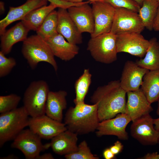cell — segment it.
Instances as JSON below:
<instances>
[{"label": "cell", "instance_id": "1", "mask_svg": "<svg viewBox=\"0 0 159 159\" xmlns=\"http://www.w3.org/2000/svg\"><path fill=\"white\" fill-rule=\"evenodd\" d=\"M126 94L119 80L110 81L97 87L90 101L93 104H97L100 122L113 118L118 114L125 113Z\"/></svg>", "mask_w": 159, "mask_h": 159}, {"label": "cell", "instance_id": "2", "mask_svg": "<svg viewBox=\"0 0 159 159\" xmlns=\"http://www.w3.org/2000/svg\"><path fill=\"white\" fill-rule=\"evenodd\" d=\"M100 122L97 104L89 105L83 102L68 109L64 123L67 130L78 135L94 132L97 130Z\"/></svg>", "mask_w": 159, "mask_h": 159}, {"label": "cell", "instance_id": "3", "mask_svg": "<svg viewBox=\"0 0 159 159\" xmlns=\"http://www.w3.org/2000/svg\"><path fill=\"white\" fill-rule=\"evenodd\" d=\"M21 52L32 69H34L39 62H44L51 65L55 71L58 69L54 56L49 46L37 34L27 37L23 42Z\"/></svg>", "mask_w": 159, "mask_h": 159}, {"label": "cell", "instance_id": "4", "mask_svg": "<svg viewBox=\"0 0 159 159\" xmlns=\"http://www.w3.org/2000/svg\"><path fill=\"white\" fill-rule=\"evenodd\" d=\"M29 115L23 106L0 115V147L13 140L25 127L28 126Z\"/></svg>", "mask_w": 159, "mask_h": 159}, {"label": "cell", "instance_id": "5", "mask_svg": "<svg viewBox=\"0 0 159 159\" xmlns=\"http://www.w3.org/2000/svg\"><path fill=\"white\" fill-rule=\"evenodd\" d=\"M49 91L48 84L43 80L33 81L27 87L24 95L23 106L31 117L45 114L46 105Z\"/></svg>", "mask_w": 159, "mask_h": 159}, {"label": "cell", "instance_id": "6", "mask_svg": "<svg viewBox=\"0 0 159 159\" xmlns=\"http://www.w3.org/2000/svg\"><path fill=\"white\" fill-rule=\"evenodd\" d=\"M116 37L117 35L110 32L91 37L87 50L96 61L106 64L111 63L117 59Z\"/></svg>", "mask_w": 159, "mask_h": 159}, {"label": "cell", "instance_id": "7", "mask_svg": "<svg viewBox=\"0 0 159 159\" xmlns=\"http://www.w3.org/2000/svg\"><path fill=\"white\" fill-rule=\"evenodd\" d=\"M42 138L29 128L24 129L13 140L11 147L20 150L26 159H37L40 153L50 148L43 144Z\"/></svg>", "mask_w": 159, "mask_h": 159}, {"label": "cell", "instance_id": "8", "mask_svg": "<svg viewBox=\"0 0 159 159\" xmlns=\"http://www.w3.org/2000/svg\"><path fill=\"white\" fill-rule=\"evenodd\" d=\"M145 28L138 12L125 8H115L111 33L116 35L127 33H141Z\"/></svg>", "mask_w": 159, "mask_h": 159}, {"label": "cell", "instance_id": "9", "mask_svg": "<svg viewBox=\"0 0 159 159\" xmlns=\"http://www.w3.org/2000/svg\"><path fill=\"white\" fill-rule=\"evenodd\" d=\"M116 44L118 53L126 52L141 58L145 56L150 42L140 33L130 32L117 35Z\"/></svg>", "mask_w": 159, "mask_h": 159}, {"label": "cell", "instance_id": "10", "mask_svg": "<svg viewBox=\"0 0 159 159\" xmlns=\"http://www.w3.org/2000/svg\"><path fill=\"white\" fill-rule=\"evenodd\" d=\"M153 119L149 114L132 122L131 135L143 145H153L158 143L159 132L154 128Z\"/></svg>", "mask_w": 159, "mask_h": 159}, {"label": "cell", "instance_id": "11", "mask_svg": "<svg viewBox=\"0 0 159 159\" xmlns=\"http://www.w3.org/2000/svg\"><path fill=\"white\" fill-rule=\"evenodd\" d=\"M90 3L92 4L95 22L94 31L91 35V37L110 32L115 8L104 1H95Z\"/></svg>", "mask_w": 159, "mask_h": 159}, {"label": "cell", "instance_id": "12", "mask_svg": "<svg viewBox=\"0 0 159 159\" xmlns=\"http://www.w3.org/2000/svg\"><path fill=\"white\" fill-rule=\"evenodd\" d=\"M29 128L42 139H51L67 130L64 123L49 117L46 114L29 118Z\"/></svg>", "mask_w": 159, "mask_h": 159}, {"label": "cell", "instance_id": "13", "mask_svg": "<svg viewBox=\"0 0 159 159\" xmlns=\"http://www.w3.org/2000/svg\"><path fill=\"white\" fill-rule=\"evenodd\" d=\"M131 121L125 113H119L115 117L100 122L96 132L98 137L106 135H115L120 140H126L128 138L126 128Z\"/></svg>", "mask_w": 159, "mask_h": 159}, {"label": "cell", "instance_id": "14", "mask_svg": "<svg viewBox=\"0 0 159 159\" xmlns=\"http://www.w3.org/2000/svg\"><path fill=\"white\" fill-rule=\"evenodd\" d=\"M127 101L125 113L133 122L153 110L151 104L148 101L141 88L127 92Z\"/></svg>", "mask_w": 159, "mask_h": 159}, {"label": "cell", "instance_id": "15", "mask_svg": "<svg viewBox=\"0 0 159 159\" xmlns=\"http://www.w3.org/2000/svg\"><path fill=\"white\" fill-rule=\"evenodd\" d=\"M86 1L80 5L71 6L67 9L68 13L80 31L86 32L90 35L95 29V22L92 7Z\"/></svg>", "mask_w": 159, "mask_h": 159}, {"label": "cell", "instance_id": "16", "mask_svg": "<svg viewBox=\"0 0 159 159\" xmlns=\"http://www.w3.org/2000/svg\"><path fill=\"white\" fill-rule=\"evenodd\" d=\"M149 70L139 66L130 60L125 63L120 80L122 88L126 92L140 89L145 74Z\"/></svg>", "mask_w": 159, "mask_h": 159}, {"label": "cell", "instance_id": "17", "mask_svg": "<svg viewBox=\"0 0 159 159\" xmlns=\"http://www.w3.org/2000/svg\"><path fill=\"white\" fill-rule=\"evenodd\" d=\"M57 31L70 43L77 45L82 42V33L70 16L67 9L59 8Z\"/></svg>", "mask_w": 159, "mask_h": 159}, {"label": "cell", "instance_id": "18", "mask_svg": "<svg viewBox=\"0 0 159 159\" xmlns=\"http://www.w3.org/2000/svg\"><path fill=\"white\" fill-rule=\"evenodd\" d=\"M46 0H26L23 4L17 7H10L6 16L0 21V35L6 30V28L14 22L21 20L32 11L46 5Z\"/></svg>", "mask_w": 159, "mask_h": 159}, {"label": "cell", "instance_id": "19", "mask_svg": "<svg viewBox=\"0 0 159 159\" xmlns=\"http://www.w3.org/2000/svg\"><path fill=\"white\" fill-rule=\"evenodd\" d=\"M44 40L54 56L63 61L71 60L79 53V48L77 45L66 41L64 37L58 33Z\"/></svg>", "mask_w": 159, "mask_h": 159}, {"label": "cell", "instance_id": "20", "mask_svg": "<svg viewBox=\"0 0 159 159\" xmlns=\"http://www.w3.org/2000/svg\"><path fill=\"white\" fill-rule=\"evenodd\" d=\"M78 135L67 130L51 139L50 148L56 154L66 155L76 151L78 149Z\"/></svg>", "mask_w": 159, "mask_h": 159}, {"label": "cell", "instance_id": "21", "mask_svg": "<svg viewBox=\"0 0 159 159\" xmlns=\"http://www.w3.org/2000/svg\"><path fill=\"white\" fill-rule=\"evenodd\" d=\"M67 92L64 90L50 91L46 105L45 114L54 120L62 122L63 112L67 106Z\"/></svg>", "mask_w": 159, "mask_h": 159}, {"label": "cell", "instance_id": "22", "mask_svg": "<svg viewBox=\"0 0 159 159\" xmlns=\"http://www.w3.org/2000/svg\"><path fill=\"white\" fill-rule=\"evenodd\" d=\"M29 31L21 21L6 30L0 35V51L5 55L9 54L14 44L27 38Z\"/></svg>", "mask_w": 159, "mask_h": 159}, {"label": "cell", "instance_id": "23", "mask_svg": "<svg viewBox=\"0 0 159 159\" xmlns=\"http://www.w3.org/2000/svg\"><path fill=\"white\" fill-rule=\"evenodd\" d=\"M141 88L151 103L157 101L159 98V69L149 71L144 75Z\"/></svg>", "mask_w": 159, "mask_h": 159}, {"label": "cell", "instance_id": "24", "mask_svg": "<svg viewBox=\"0 0 159 159\" xmlns=\"http://www.w3.org/2000/svg\"><path fill=\"white\" fill-rule=\"evenodd\" d=\"M56 8L55 5L50 3L48 6L34 9L29 13L21 21L30 30L36 31L47 16Z\"/></svg>", "mask_w": 159, "mask_h": 159}, {"label": "cell", "instance_id": "25", "mask_svg": "<svg viewBox=\"0 0 159 159\" xmlns=\"http://www.w3.org/2000/svg\"><path fill=\"white\" fill-rule=\"evenodd\" d=\"M150 44L145 57L135 62L139 66L150 71L159 69V42L154 37L150 40Z\"/></svg>", "mask_w": 159, "mask_h": 159}, {"label": "cell", "instance_id": "26", "mask_svg": "<svg viewBox=\"0 0 159 159\" xmlns=\"http://www.w3.org/2000/svg\"><path fill=\"white\" fill-rule=\"evenodd\" d=\"M159 7L157 0H144L138 14L145 28L151 31Z\"/></svg>", "mask_w": 159, "mask_h": 159}, {"label": "cell", "instance_id": "27", "mask_svg": "<svg viewBox=\"0 0 159 159\" xmlns=\"http://www.w3.org/2000/svg\"><path fill=\"white\" fill-rule=\"evenodd\" d=\"M91 78L92 74L89 69H86L84 70L82 74L76 81L74 84L76 96L73 101L75 105L84 102L91 83Z\"/></svg>", "mask_w": 159, "mask_h": 159}, {"label": "cell", "instance_id": "28", "mask_svg": "<svg viewBox=\"0 0 159 159\" xmlns=\"http://www.w3.org/2000/svg\"><path fill=\"white\" fill-rule=\"evenodd\" d=\"M57 21V11L54 10L47 16L36 31L37 34L45 40L58 34Z\"/></svg>", "mask_w": 159, "mask_h": 159}, {"label": "cell", "instance_id": "29", "mask_svg": "<svg viewBox=\"0 0 159 159\" xmlns=\"http://www.w3.org/2000/svg\"><path fill=\"white\" fill-rule=\"evenodd\" d=\"M67 159H98L99 157L93 154L87 142H81L78 146L77 151L72 153L64 155Z\"/></svg>", "mask_w": 159, "mask_h": 159}, {"label": "cell", "instance_id": "30", "mask_svg": "<svg viewBox=\"0 0 159 159\" xmlns=\"http://www.w3.org/2000/svg\"><path fill=\"white\" fill-rule=\"evenodd\" d=\"M21 100V97L15 94L0 96L1 114L11 111L17 108Z\"/></svg>", "mask_w": 159, "mask_h": 159}, {"label": "cell", "instance_id": "31", "mask_svg": "<svg viewBox=\"0 0 159 159\" xmlns=\"http://www.w3.org/2000/svg\"><path fill=\"white\" fill-rule=\"evenodd\" d=\"M16 62L13 57L7 58L0 51V77H4L9 74L16 65Z\"/></svg>", "mask_w": 159, "mask_h": 159}, {"label": "cell", "instance_id": "32", "mask_svg": "<svg viewBox=\"0 0 159 159\" xmlns=\"http://www.w3.org/2000/svg\"><path fill=\"white\" fill-rule=\"evenodd\" d=\"M115 8H123L138 13L141 6L134 0H104Z\"/></svg>", "mask_w": 159, "mask_h": 159}, {"label": "cell", "instance_id": "33", "mask_svg": "<svg viewBox=\"0 0 159 159\" xmlns=\"http://www.w3.org/2000/svg\"><path fill=\"white\" fill-rule=\"evenodd\" d=\"M49 1L50 3L55 5L57 7L67 9L69 7L80 5L84 3L85 1L79 3H73L64 1L62 0H46Z\"/></svg>", "mask_w": 159, "mask_h": 159}, {"label": "cell", "instance_id": "34", "mask_svg": "<svg viewBox=\"0 0 159 159\" xmlns=\"http://www.w3.org/2000/svg\"><path fill=\"white\" fill-rule=\"evenodd\" d=\"M123 146L122 143L117 140L114 143V145L111 146L110 148L111 151L115 155H117L120 153L122 150Z\"/></svg>", "mask_w": 159, "mask_h": 159}, {"label": "cell", "instance_id": "35", "mask_svg": "<svg viewBox=\"0 0 159 159\" xmlns=\"http://www.w3.org/2000/svg\"><path fill=\"white\" fill-rule=\"evenodd\" d=\"M103 155L105 159H112L115 158V155L113 153L110 148H107L103 151Z\"/></svg>", "mask_w": 159, "mask_h": 159}, {"label": "cell", "instance_id": "36", "mask_svg": "<svg viewBox=\"0 0 159 159\" xmlns=\"http://www.w3.org/2000/svg\"><path fill=\"white\" fill-rule=\"evenodd\" d=\"M153 29L156 31H159V7L154 21Z\"/></svg>", "mask_w": 159, "mask_h": 159}, {"label": "cell", "instance_id": "37", "mask_svg": "<svg viewBox=\"0 0 159 159\" xmlns=\"http://www.w3.org/2000/svg\"><path fill=\"white\" fill-rule=\"evenodd\" d=\"M144 159H159V153L157 152L148 153L145 155L143 158Z\"/></svg>", "mask_w": 159, "mask_h": 159}, {"label": "cell", "instance_id": "38", "mask_svg": "<svg viewBox=\"0 0 159 159\" xmlns=\"http://www.w3.org/2000/svg\"><path fill=\"white\" fill-rule=\"evenodd\" d=\"M62 1L69 3H79L83 2L84 1H88L91 2L95 1H104V0H62Z\"/></svg>", "mask_w": 159, "mask_h": 159}, {"label": "cell", "instance_id": "39", "mask_svg": "<svg viewBox=\"0 0 159 159\" xmlns=\"http://www.w3.org/2000/svg\"><path fill=\"white\" fill-rule=\"evenodd\" d=\"M54 158V157L51 153H47L40 155L37 159H53Z\"/></svg>", "mask_w": 159, "mask_h": 159}, {"label": "cell", "instance_id": "40", "mask_svg": "<svg viewBox=\"0 0 159 159\" xmlns=\"http://www.w3.org/2000/svg\"><path fill=\"white\" fill-rule=\"evenodd\" d=\"M153 123L155 125L154 127L155 129L159 132V117L153 119Z\"/></svg>", "mask_w": 159, "mask_h": 159}, {"label": "cell", "instance_id": "41", "mask_svg": "<svg viewBox=\"0 0 159 159\" xmlns=\"http://www.w3.org/2000/svg\"><path fill=\"white\" fill-rule=\"evenodd\" d=\"M17 157L13 155H10L6 157L1 158L0 159H17Z\"/></svg>", "mask_w": 159, "mask_h": 159}, {"label": "cell", "instance_id": "42", "mask_svg": "<svg viewBox=\"0 0 159 159\" xmlns=\"http://www.w3.org/2000/svg\"><path fill=\"white\" fill-rule=\"evenodd\" d=\"M0 4L1 13H2L4 11V4L3 2L0 1Z\"/></svg>", "mask_w": 159, "mask_h": 159}, {"label": "cell", "instance_id": "43", "mask_svg": "<svg viewBox=\"0 0 159 159\" xmlns=\"http://www.w3.org/2000/svg\"><path fill=\"white\" fill-rule=\"evenodd\" d=\"M138 3L141 6L142 5L144 0H134Z\"/></svg>", "mask_w": 159, "mask_h": 159}, {"label": "cell", "instance_id": "44", "mask_svg": "<svg viewBox=\"0 0 159 159\" xmlns=\"http://www.w3.org/2000/svg\"><path fill=\"white\" fill-rule=\"evenodd\" d=\"M157 101L158 102V107L156 111L157 114L159 116V98H158Z\"/></svg>", "mask_w": 159, "mask_h": 159}, {"label": "cell", "instance_id": "45", "mask_svg": "<svg viewBox=\"0 0 159 159\" xmlns=\"http://www.w3.org/2000/svg\"><path fill=\"white\" fill-rule=\"evenodd\" d=\"M158 1V2H159V0H157Z\"/></svg>", "mask_w": 159, "mask_h": 159}, {"label": "cell", "instance_id": "46", "mask_svg": "<svg viewBox=\"0 0 159 159\" xmlns=\"http://www.w3.org/2000/svg\"><path fill=\"white\" fill-rule=\"evenodd\" d=\"M158 143H159V140Z\"/></svg>", "mask_w": 159, "mask_h": 159}, {"label": "cell", "instance_id": "47", "mask_svg": "<svg viewBox=\"0 0 159 159\" xmlns=\"http://www.w3.org/2000/svg\"></svg>", "mask_w": 159, "mask_h": 159}]
</instances>
